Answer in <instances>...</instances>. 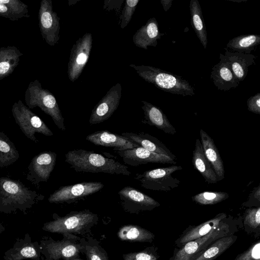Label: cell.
<instances>
[{
	"label": "cell",
	"instance_id": "obj_1",
	"mask_svg": "<svg viewBox=\"0 0 260 260\" xmlns=\"http://www.w3.org/2000/svg\"><path fill=\"white\" fill-rule=\"evenodd\" d=\"M44 196L30 190L19 180L0 177V212L27 214L28 210L44 199Z\"/></svg>",
	"mask_w": 260,
	"mask_h": 260
},
{
	"label": "cell",
	"instance_id": "obj_2",
	"mask_svg": "<svg viewBox=\"0 0 260 260\" xmlns=\"http://www.w3.org/2000/svg\"><path fill=\"white\" fill-rule=\"evenodd\" d=\"M65 161L77 172L125 176L131 174L127 166L93 151L82 149L69 151L65 154Z\"/></svg>",
	"mask_w": 260,
	"mask_h": 260
},
{
	"label": "cell",
	"instance_id": "obj_3",
	"mask_svg": "<svg viewBox=\"0 0 260 260\" xmlns=\"http://www.w3.org/2000/svg\"><path fill=\"white\" fill-rule=\"evenodd\" d=\"M129 66L145 81L161 90L183 96L195 94L193 87L180 76L150 66L131 64Z\"/></svg>",
	"mask_w": 260,
	"mask_h": 260
},
{
	"label": "cell",
	"instance_id": "obj_4",
	"mask_svg": "<svg viewBox=\"0 0 260 260\" xmlns=\"http://www.w3.org/2000/svg\"><path fill=\"white\" fill-rule=\"evenodd\" d=\"M54 219L44 224L42 230L53 233L83 235L98 221V216L88 209L72 211L62 217L53 214Z\"/></svg>",
	"mask_w": 260,
	"mask_h": 260
},
{
	"label": "cell",
	"instance_id": "obj_5",
	"mask_svg": "<svg viewBox=\"0 0 260 260\" xmlns=\"http://www.w3.org/2000/svg\"><path fill=\"white\" fill-rule=\"evenodd\" d=\"M182 169L180 166L172 165L147 170L141 174L138 173L134 178L140 182L141 187L145 189L169 191L179 186L180 180L173 177L172 174Z\"/></svg>",
	"mask_w": 260,
	"mask_h": 260
},
{
	"label": "cell",
	"instance_id": "obj_6",
	"mask_svg": "<svg viewBox=\"0 0 260 260\" xmlns=\"http://www.w3.org/2000/svg\"><path fill=\"white\" fill-rule=\"evenodd\" d=\"M104 186L99 181H84L62 186L50 195L48 201L55 204L75 203L96 193Z\"/></svg>",
	"mask_w": 260,
	"mask_h": 260
},
{
	"label": "cell",
	"instance_id": "obj_7",
	"mask_svg": "<svg viewBox=\"0 0 260 260\" xmlns=\"http://www.w3.org/2000/svg\"><path fill=\"white\" fill-rule=\"evenodd\" d=\"M92 46L91 33L86 32L73 45L70 52L67 73L70 80L75 81L88 62Z\"/></svg>",
	"mask_w": 260,
	"mask_h": 260
},
{
	"label": "cell",
	"instance_id": "obj_8",
	"mask_svg": "<svg viewBox=\"0 0 260 260\" xmlns=\"http://www.w3.org/2000/svg\"><path fill=\"white\" fill-rule=\"evenodd\" d=\"M229 228L221 222L207 235L186 243L176 252L173 260H194L215 240L226 236Z\"/></svg>",
	"mask_w": 260,
	"mask_h": 260
},
{
	"label": "cell",
	"instance_id": "obj_9",
	"mask_svg": "<svg viewBox=\"0 0 260 260\" xmlns=\"http://www.w3.org/2000/svg\"><path fill=\"white\" fill-rule=\"evenodd\" d=\"M118 194L122 208L130 213L151 211L160 205L152 197L130 186L122 188Z\"/></svg>",
	"mask_w": 260,
	"mask_h": 260
},
{
	"label": "cell",
	"instance_id": "obj_10",
	"mask_svg": "<svg viewBox=\"0 0 260 260\" xmlns=\"http://www.w3.org/2000/svg\"><path fill=\"white\" fill-rule=\"evenodd\" d=\"M40 244L41 253L47 260H71L77 258L82 250L81 242L77 243L69 239L57 241L44 239Z\"/></svg>",
	"mask_w": 260,
	"mask_h": 260
},
{
	"label": "cell",
	"instance_id": "obj_11",
	"mask_svg": "<svg viewBox=\"0 0 260 260\" xmlns=\"http://www.w3.org/2000/svg\"><path fill=\"white\" fill-rule=\"evenodd\" d=\"M120 83L113 85L93 108L89 118L90 124L101 123L108 120L118 107L121 97Z\"/></svg>",
	"mask_w": 260,
	"mask_h": 260
},
{
	"label": "cell",
	"instance_id": "obj_12",
	"mask_svg": "<svg viewBox=\"0 0 260 260\" xmlns=\"http://www.w3.org/2000/svg\"><path fill=\"white\" fill-rule=\"evenodd\" d=\"M13 115L16 123L24 135L35 143L38 142L36 133L46 136H52L53 132L37 115L24 108H15Z\"/></svg>",
	"mask_w": 260,
	"mask_h": 260
},
{
	"label": "cell",
	"instance_id": "obj_13",
	"mask_svg": "<svg viewBox=\"0 0 260 260\" xmlns=\"http://www.w3.org/2000/svg\"><path fill=\"white\" fill-rule=\"evenodd\" d=\"M56 153L44 151L36 155L28 166L26 179L34 185L47 182L56 164Z\"/></svg>",
	"mask_w": 260,
	"mask_h": 260
},
{
	"label": "cell",
	"instance_id": "obj_14",
	"mask_svg": "<svg viewBox=\"0 0 260 260\" xmlns=\"http://www.w3.org/2000/svg\"><path fill=\"white\" fill-rule=\"evenodd\" d=\"M116 152L125 164L133 167L148 163L169 164L173 165L177 163L176 160L167 156L151 152L140 146Z\"/></svg>",
	"mask_w": 260,
	"mask_h": 260
},
{
	"label": "cell",
	"instance_id": "obj_15",
	"mask_svg": "<svg viewBox=\"0 0 260 260\" xmlns=\"http://www.w3.org/2000/svg\"><path fill=\"white\" fill-rule=\"evenodd\" d=\"M41 255L40 244L37 241H32L29 234L27 233L23 238L17 239L13 246L5 252L4 259L40 260Z\"/></svg>",
	"mask_w": 260,
	"mask_h": 260
},
{
	"label": "cell",
	"instance_id": "obj_16",
	"mask_svg": "<svg viewBox=\"0 0 260 260\" xmlns=\"http://www.w3.org/2000/svg\"><path fill=\"white\" fill-rule=\"evenodd\" d=\"M86 140L96 146L110 147L115 151L133 149L139 146L125 137L108 131H99L86 137Z\"/></svg>",
	"mask_w": 260,
	"mask_h": 260
},
{
	"label": "cell",
	"instance_id": "obj_17",
	"mask_svg": "<svg viewBox=\"0 0 260 260\" xmlns=\"http://www.w3.org/2000/svg\"><path fill=\"white\" fill-rule=\"evenodd\" d=\"M220 61L213 66L210 78L219 90L228 91L235 88L240 84L229 63L219 54Z\"/></svg>",
	"mask_w": 260,
	"mask_h": 260
},
{
	"label": "cell",
	"instance_id": "obj_18",
	"mask_svg": "<svg viewBox=\"0 0 260 260\" xmlns=\"http://www.w3.org/2000/svg\"><path fill=\"white\" fill-rule=\"evenodd\" d=\"M121 136L129 141L151 152L167 156L174 160L176 156L160 140L148 134L142 132H122Z\"/></svg>",
	"mask_w": 260,
	"mask_h": 260
},
{
	"label": "cell",
	"instance_id": "obj_19",
	"mask_svg": "<svg viewBox=\"0 0 260 260\" xmlns=\"http://www.w3.org/2000/svg\"><path fill=\"white\" fill-rule=\"evenodd\" d=\"M141 102L144 112V119L142 120L143 123L154 126L168 134H176L175 128L159 107L145 101Z\"/></svg>",
	"mask_w": 260,
	"mask_h": 260
},
{
	"label": "cell",
	"instance_id": "obj_20",
	"mask_svg": "<svg viewBox=\"0 0 260 260\" xmlns=\"http://www.w3.org/2000/svg\"><path fill=\"white\" fill-rule=\"evenodd\" d=\"M164 35L160 32L155 18L152 17L137 30L133 35V41L137 47L147 50L148 46L156 47L158 40Z\"/></svg>",
	"mask_w": 260,
	"mask_h": 260
},
{
	"label": "cell",
	"instance_id": "obj_21",
	"mask_svg": "<svg viewBox=\"0 0 260 260\" xmlns=\"http://www.w3.org/2000/svg\"><path fill=\"white\" fill-rule=\"evenodd\" d=\"M201 142L206 157L214 170L218 181L224 178V167L219 152L213 139L203 129L200 131Z\"/></svg>",
	"mask_w": 260,
	"mask_h": 260
},
{
	"label": "cell",
	"instance_id": "obj_22",
	"mask_svg": "<svg viewBox=\"0 0 260 260\" xmlns=\"http://www.w3.org/2000/svg\"><path fill=\"white\" fill-rule=\"evenodd\" d=\"M225 49L224 54L221 53V56L229 63L239 81H243L247 75L249 67L255 64L256 57L251 54L241 53Z\"/></svg>",
	"mask_w": 260,
	"mask_h": 260
},
{
	"label": "cell",
	"instance_id": "obj_23",
	"mask_svg": "<svg viewBox=\"0 0 260 260\" xmlns=\"http://www.w3.org/2000/svg\"><path fill=\"white\" fill-rule=\"evenodd\" d=\"M226 217L225 213L217 214L214 218L198 225L188 228L178 239L177 244L182 247L187 242L201 238L217 228Z\"/></svg>",
	"mask_w": 260,
	"mask_h": 260
},
{
	"label": "cell",
	"instance_id": "obj_24",
	"mask_svg": "<svg viewBox=\"0 0 260 260\" xmlns=\"http://www.w3.org/2000/svg\"><path fill=\"white\" fill-rule=\"evenodd\" d=\"M192 163L197 170L209 184H214L218 182L216 175L211 164L204 154L201 141L197 139L194 148L192 152Z\"/></svg>",
	"mask_w": 260,
	"mask_h": 260
},
{
	"label": "cell",
	"instance_id": "obj_25",
	"mask_svg": "<svg viewBox=\"0 0 260 260\" xmlns=\"http://www.w3.org/2000/svg\"><path fill=\"white\" fill-rule=\"evenodd\" d=\"M44 10L41 16V22L44 29L46 30L48 42L54 45L59 39V18L52 11L51 3H46Z\"/></svg>",
	"mask_w": 260,
	"mask_h": 260
},
{
	"label": "cell",
	"instance_id": "obj_26",
	"mask_svg": "<svg viewBox=\"0 0 260 260\" xmlns=\"http://www.w3.org/2000/svg\"><path fill=\"white\" fill-rule=\"evenodd\" d=\"M117 236L121 241L131 242H151L155 237L151 232L134 224L121 226L117 232Z\"/></svg>",
	"mask_w": 260,
	"mask_h": 260
},
{
	"label": "cell",
	"instance_id": "obj_27",
	"mask_svg": "<svg viewBox=\"0 0 260 260\" xmlns=\"http://www.w3.org/2000/svg\"><path fill=\"white\" fill-rule=\"evenodd\" d=\"M191 26L204 48L208 44L207 32L200 4L198 0H191L189 3Z\"/></svg>",
	"mask_w": 260,
	"mask_h": 260
},
{
	"label": "cell",
	"instance_id": "obj_28",
	"mask_svg": "<svg viewBox=\"0 0 260 260\" xmlns=\"http://www.w3.org/2000/svg\"><path fill=\"white\" fill-rule=\"evenodd\" d=\"M260 44V36L256 34L243 35L230 40L225 48L231 51L250 54Z\"/></svg>",
	"mask_w": 260,
	"mask_h": 260
},
{
	"label": "cell",
	"instance_id": "obj_29",
	"mask_svg": "<svg viewBox=\"0 0 260 260\" xmlns=\"http://www.w3.org/2000/svg\"><path fill=\"white\" fill-rule=\"evenodd\" d=\"M236 236H225L217 239L194 260H214L228 249L237 240Z\"/></svg>",
	"mask_w": 260,
	"mask_h": 260
},
{
	"label": "cell",
	"instance_id": "obj_30",
	"mask_svg": "<svg viewBox=\"0 0 260 260\" xmlns=\"http://www.w3.org/2000/svg\"><path fill=\"white\" fill-rule=\"evenodd\" d=\"M19 157L14 143L4 133L0 132V168L13 164Z\"/></svg>",
	"mask_w": 260,
	"mask_h": 260
},
{
	"label": "cell",
	"instance_id": "obj_31",
	"mask_svg": "<svg viewBox=\"0 0 260 260\" xmlns=\"http://www.w3.org/2000/svg\"><path fill=\"white\" fill-rule=\"evenodd\" d=\"M83 252L87 260H109L107 252L101 247L98 241L92 238L87 240L82 239Z\"/></svg>",
	"mask_w": 260,
	"mask_h": 260
},
{
	"label": "cell",
	"instance_id": "obj_32",
	"mask_svg": "<svg viewBox=\"0 0 260 260\" xmlns=\"http://www.w3.org/2000/svg\"><path fill=\"white\" fill-rule=\"evenodd\" d=\"M229 198L228 193L223 191H204L191 197L193 201L202 205H214Z\"/></svg>",
	"mask_w": 260,
	"mask_h": 260
},
{
	"label": "cell",
	"instance_id": "obj_33",
	"mask_svg": "<svg viewBox=\"0 0 260 260\" xmlns=\"http://www.w3.org/2000/svg\"><path fill=\"white\" fill-rule=\"evenodd\" d=\"M123 260H157L159 256L153 247H147L138 251L122 255Z\"/></svg>",
	"mask_w": 260,
	"mask_h": 260
},
{
	"label": "cell",
	"instance_id": "obj_34",
	"mask_svg": "<svg viewBox=\"0 0 260 260\" xmlns=\"http://www.w3.org/2000/svg\"><path fill=\"white\" fill-rule=\"evenodd\" d=\"M139 0H126L122 10L120 19L121 28H124L129 23L136 10Z\"/></svg>",
	"mask_w": 260,
	"mask_h": 260
},
{
	"label": "cell",
	"instance_id": "obj_35",
	"mask_svg": "<svg viewBox=\"0 0 260 260\" xmlns=\"http://www.w3.org/2000/svg\"><path fill=\"white\" fill-rule=\"evenodd\" d=\"M244 223L250 228L256 229L260 225V207L249 208L246 210Z\"/></svg>",
	"mask_w": 260,
	"mask_h": 260
},
{
	"label": "cell",
	"instance_id": "obj_36",
	"mask_svg": "<svg viewBox=\"0 0 260 260\" xmlns=\"http://www.w3.org/2000/svg\"><path fill=\"white\" fill-rule=\"evenodd\" d=\"M235 260H260V242L258 241L248 249L239 254Z\"/></svg>",
	"mask_w": 260,
	"mask_h": 260
},
{
	"label": "cell",
	"instance_id": "obj_37",
	"mask_svg": "<svg viewBox=\"0 0 260 260\" xmlns=\"http://www.w3.org/2000/svg\"><path fill=\"white\" fill-rule=\"evenodd\" d=\"M247 106L250 112L260 114V93L250 96L247 101Z\"/></svg>",
	"mask_w": 260,
	"mask_h": 260
},
{
	"label": "cell",
	"instance_id": "obj_38",
	"mask_svg": "<svg viewBox=\"0 0 260 260\" xmlns=\"http://www.w3.org/2000/svg\"><path fill=\"white\" fill-rule=\"evenodd\" d=\"M173 0H160V3L165 12H167L172 6Z\"/></svg>",
	"mask_w": 260,
	"mask_h": 260
},
{
	"label": "cell",
	"instance_id": "obj_39",
	"mask_svg": "<svg viewBox=\"0 0 260 260\" xmlns=\"http://www.w3.org/2000/svg\"><path fill=\"white\" fill-rule=\"evenodd\" d=\"M10 68L8 62L4 61L0 63V74H3L8 72Z\"/></svg>",
	"mask_w": 260,
	"mask_h": 260
},
{
	"label": "cell",
	"instance_id": "obj_40",
	"mask_svg": "<svg viewBox=\"0 0 260 260\" xmlns=\"http://www.w3.org/2000/svg\"><path fill=\"white\" fill-rule=\"evenodd\" d=\"M7 11V7L4 4H3L0 2V12L4 13L6 12Z\"/></svg>",
	"mask_w": 260,
	"mask_h": 260
},
{
	"label": "cell",
	"instance_id": "obj_41",
	"mask_svg": "<svg viewBox=\"0 0 260 260\" xmlns=\"http://www.w3.org/2000/svg\"><path fill=\"white\" fill-rule=\"evenodd\" d=\"M5 230V226L1 223H0V235L3 232H4Z\"/></svg>",
	"mask_w": 260,
	"mask_h": 260
},
{
	"label": "cell",
	"instance_id": "obj_42",
	"mask_svg": "<svg viewBox=\"0 0 260 260\" xmlns=\"http://www.w3.org/2000/svg\"><path fill=\"white\" fill-rule=\"evenodd\" d=\"M71 260H81V259H77V258H74L73 259H71Z\"/></svg>",
	"mask_w": 260,
	"mask_h": 260
}]
</instances>
